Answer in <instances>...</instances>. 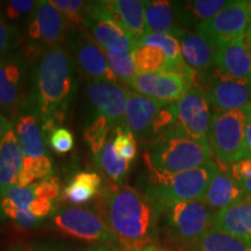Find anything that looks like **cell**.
<instances>
[{
	"mask_svg": "<svg viewBox=\"0 0 251 251\" xmlns=\"http://www.w3.org/2000/svg\"><path fill=\"white\" fill-rule=\"evenodd\" d=\"M97 212L118 240L120 251L157 246L158 207L148 194L129 185H106L97 197Z\"/></svg>",
	"mask_w": 251,
	"mask_h": 251,
	"instance_id": "obj_1",
	"label": "cell"
},
{
	"mask_svg": "<svg viewBox=\"0 0 251 251\" xmlns=\"http://www.w3.org/2000/svg\"><path fill=\"white\" fill-rule=\"evenodd\" d=\"M76 91V63L68 50L58 46L41 54L31 71L30 103L39 113L45 134L65 120Z\"/></svg>",
	"mask_w": 251,
	"mask_h": 251,
	"instance_id": "obj_2",
	"label": "cell"
},
{
	"mask_svg": "<svg viewBox=\"0 0 251 251\" xmlns=\"http://www.w3.org/2000/svg\"><path fill=\"white\" fill-rule=\"evenodd\" d=\"M144 159L148 169L178 174L211 162L212 149L208 142L194 140L175 126L162 136L151 141Z\"/></svg>",
	"mask_w": 251,
	"mask_h": 251,
	"instance_id": "obj_3",
	"label": "cell"
},
{
	"mask_svg": "<svg viewBox=\"0 0 251 251\" xmlns=\"http://www.w3.org/2000/svg\"><path fill=\"white\" fill-rule=\"evenodd\" d=\"M219 170V164L213 161L178 174H166L148 169L144 193L151 198L157 207L202 200L207 187Z\"/></svg>",
	"mask_w": 251,
	"mask_h": 251,
	"instance_id": "obj_4",
	"label": "cell"
},
{
	"mask_svg": "<svg viewBox=\"0 0 251 251\" xmlns=\"http://www.w3.org/2000/svg\"><path fill=\"white\" fill-rule=\"evenodd\" d=\"M159 225L166 236L181 246L194 247L213 228L214 213L202 200L168 203L158 207Z\"/></svg>",
	"mask_w": 251,
	"mask_h": 251,
	"instance_id": "obj_5",
	"label": "cell"
},
{
	"mask_svg": "<svg viewBox=\"0 0 251 251\" xmlns=\"http://www.w3.org/2000/svg\"><path fill=\"white\" fill-rule=\"evenodd\" d=\"M126 127L142 139L156 140L177 124L176 102H163L128 90Z\"/></svg>",
	"mask_w": 251,
	"mask_h": 251,
	"instance_id": "obj_6",
	"label": "cell"
},
{
	"mask_svg": "<svg viewBox=\"0 0 251 251\" xmlns=\"http://www.w3.org/2000/svg\"><path fill=\"white\" fill-rule=\"evenodd\" d=\"M247 117L244 109L215 111L208 130L212 153L220 163L231 165L250 157L246 139Z\"/></svg>",
	"mask_w": 251,
	"mask_h": 251,
	"instance_id": "obj_7",
	"label": "cell"
},
{
	"mask_svg": "<svg viewBox=\"0 0 251 251\" xmlns=\"http://www.w3.org/2000/svg\"><path fill=\"white\" fill-rule=\"evenodd\" d=\"M31 77L26 55L20 51L0 57V114L13 120L30 106Z\"/></svg>",
	"mask_w": 251,
	"mask_h": 251,
	"instance_id": "obj_8",
	"label": "cell"
},
{
	"mask_svg": "<svg viewBox=\"0 0 251 251\" xmlns=\"http://www.w3.org/2000/svg\"><path fill=\"white\" fill-rule=\"evenodd\" d=\"M51 222L56 230L64 236L93 243L94 246L119 249L117 237L97 211L77 206L65 207L54 212Z\"/></svg>",
	"mask_w": 251,
	"mask_h": 251,
	"instance_id": "obj_9",
	"label": "cell"
},
{
	"mask_svg": "<svg viewBox=\"0 0 251 251\" xmlns=\"http://www.w3.org/2000/svg\"><path fill=\"white\" fill-rule=\"evenodd\" d=\"M83 27L105 52L133 51L136 41L109 14L103 1H87Z\"/></svg>",
	"mask_w": 251,
	"mask_h": 251,
	"instance_id": "obj_10",
	"label": "cell"
},
{
	"mask_svg": "<svg viewBox=\"0 0 251 251\" xmlns=\"http://www.w3.org/2000/svg\"><path fill=\"white\" fill-rule=\"evenodd\" d=\"M250 28L251 0H231L197 31L220 47L248 35Z\"/></svg>",
	"mask_w": 251,
	"mask_h": 251,
	"instance_id": "obj_11",
	"label": "cell"
},
{
	"mask_svg": "<svg viewBox=\"0 0 251 251\" xmlns=\"http://www.w3.org/2000/svg\"><path fill=\"white\" fill-rule=\"evenodd\" d=\"M68 27L65 18L51 1L40 0L27 24L30 49L43 54L50 48L61 46V42L68 35Z\"/></svg>",
	"mask_w": 251,
	"mask_h": 251,
	"instance_id": "obj_12",
	"label": "cell"
},
{
	"mask_svg": "<svg viewBox=\"0 0 251 251\" xmlns=\"http://www.w3.org/2000/svg\"><path fill=\"white\" fill-rule=\"evenodd\" d=\"M177 124L185 134L194 140L208 142V130L212 120L211 103L206 91L192 86L176 102Z\"/></svg>",
	"mask_w": 251,
	"mask_h": 251,
	"instance_id": "obj_13",
	"label": "cell"
},
{
	"mask_svg": "<svg viewBox=\"0 0 251 251\" xmlns=\"http://www.w3.org/2000/svg\"><path fill=\"white\" fill-rule=\"evenodd\" d=\"M71 49L80 71L91 80L119 84L118 78L109 67L105 51L86 30L77 29L72 33Z\"/></svg>",
	"mask_w": 251,
	"mask_h": 251,
	"instance_id": "obj_14",
	"label": "cell"
},
{
	"mask_svg": "<svg viewBox=\"0 0 251 251\" xmlns=\"http://www.w3.org/2000/svg\"><path fill=\"white\" fill-rule=\"evenodd\" d=\"M206 94L215 111L244 109L251 106V78L230 77L215 69Z\"/></svg>",
	"mask_w": 251,
	"mask_h": 251,
	"instance_id": "obj_15",
	"label": "cell"
},
{
	"mask_svg": "<svg viewBox=\"0 0 251 251\" xmlns=\"http://www.w3.org/2000/svg\"><path fill=\"white\" fill-rule=\"evenodd\" d=\"M192 86V81L180 72L164 71L137 75L130 89L158 101L177 102Z\"/></svg>",
	"mask_w": 251,
	"mask_h": 251,
	"instance_id": "obj_16",
	"label": "cell"
},
{
	"mask_svg": "<svg viewBox=\"0 0 251 251\" xmlns=\"http://www.w3.org/2000/svg\"><path fill=\"white\" fill-rule=\"evenodd\" d=\"M86 97L93 111L107 119L113 128L125 124L128 90L120 84L90 80L86 86Z\"/></svg>",
	"mask_w": 251,
	"mask_h": 251,
	"instance_id": "obj_17",
	"label": "cell"
},
{
	"mask_svg": "<svg viewBox=\"0 0 251 251\" xmlns=\"http://www.w3.org/2000/svg\"><path fill=\"white\" fill-rule=\"evenodd\" d=\"M35 199L37 197L34 184L26 187L14 185L0 192V216L25 229L36 228L42 222L28 212Z\"/></svg>",
	"mask_w": 251,
	"mask_h": 251,
	"instance_id": "obj_18",
	"label": "cell"
},
{
	"mask_svg": "<svg viewBox=\"0 0 251 251\" xmlns=\"http://www.w3.org/2000/svg\"><path fill=\"white\" fill-rule=\"evenodd\" d=\"M12 125L25 157L35 158L47 155L46 134L34 106H28L19 113L12 120Z\"/></svg>",
	"mask_w": 251,
	"mask_h": 251,
	"instance_id": "obj_19",
	"label": "cell"
},
{
	"mask_svg": "<svg viewBox=\"0 0 251 251\" xmlns=\"http://www.w3.org/2000/svg\"><path fill=\"white\" fill-rule=\"evenodd\" d=\"M181 50L184 62L196 72L211 71L215 68V55L218 47L199 31L181 29L176 35Z\"/></svg>",
	"mask_w": 251,
	"mask_h": 251,
	"instance_id": "obj_20",
	"label": "cell"
},
{
	"mask_svg": "<svg viewBox=\"0 0 251 251\" xmlns=\"http://www.w3.org/2000/svg\"><path fill=\"white\" fill-rule=\"evenodd\" d=\"M247 198L248 194L243 186L231 175V172L222 170L220 168L207 187L202 201L215 214L229 207L237 205Z\"/></svg>",
	"mask_w": 251,
	"mask_h": 251,
	"instance_id": "obj_21",
	"label": "cell"
},
{
	"mask_svg": "<svg viewBox=\"0 0 251 251\" xmlns=\"http://www.w3.org/2000/svg\"><path fill=\"white\" fill-rule=\"evenodd\" d=\"M215 69L230 77L251 78V51L247 35L218 47Z\"/></svg>",
	"mask_w": 251,
	"mask_h": 251,
	"instance_id": "obj_22",
	"label": "cell"
},
{
	"mask_svg": "<svg viewBox=\"0 0 251 251\" xmlns=\"http://www.w3.org/2000/svg\"><path fill=\"white\" fill-rule=\"evenodd\" d=\"M106 8L133 39L147 35L146 6L141 0H103Z\"/></svg>",
	"mask_w": 251,
	"mask_h": 251,
	"instance_id": "obj_23",
	"label": "cell"
},
{
	"mask_svg": "<svg viewBox=\"0 0 251 251\" xmlns=\"http://www.w3.org/2000/svg\"><path fill=\"white\" fill-rule=\"evenodd\" d=\"M24 159L23 150L12 125L0 142V192L18 185Z\"/></svg>",
	"mask_w": 251,
	"mask_h": 251,
	"instance_id": "obj_24",
	"label": "cell"
},
{
	"mask_svg": "<svg viewBox=\"0 0 251 251\" xmlns=\"http://www.w3.org/2000/svg\"><path fill=\"white\" fill-rule=\"evenodd\" d=\"M228 4L226 0H190L176 1L174 7L177 20L184 29H198L207 23Z\"/></svg>",
	"mask_w": 251,
	"mask_h": 251,
	"instance_id": "obj_25",
	"label": "cell"
},
{
	"mask_svg": "<svg viewBox=\"0 0 251 251\" xmlns=\"http://www.w3.org/2000/svg\"><path fill=\"white\" fill-rule=\"evenodd\" d=\"M213 228L251 240V198L215 213Z\"/></svg>",
	"mask_w": 251,
	"mask_h": 251,
	"instance_id": "obj_26",
	"label": "cell"
},
{
	"mask_svg": "<svg viewBox=\"0 0 251 251\" xmlns=\"http://www.w3.org/2000/svg\"><path fill=\"white\" fill-rule=\"evenodd\" d=\"M144 6H146L147 35L168 34L176 37L183 29L177 20L174 2L152 0V1H144Z\"/></svg>",
	"mask_w": 251,
	"mask_h": 251,
	"instance_id": "obj_27",
	"label": "cell"
},
{
	"mask_svg": "<svg viewBox=\"0 0 251 251\" xmlns=\"http://www.w3.org/2000/svg\"><path fill=\"white\" fill-rule=\"evenodd\" d=\"M101 177L97 172H78L63 191V199L75 205L85 203L98 196L101 191Z\"/></svg>",
	"mask_w": 251,
	"mask_h": 251,
	"instance_id": "obj_28",
	"label": "cell"
},
{
	"mask_svg": "<svg viewBox=\"0 0 251 251\" xmlns=\"http://www.w3.org/2000/svg\"><path fill=\"white\" fill-rule=\"evenodd\" d=\"M137 75L175 71L174 65L161 48L149 45H136L131 51Z\"/></svg>",
	"mask_w": 251,
	"mask_h": 251,
	"instance_id": "obj_29",
	"label": "cell"
},
{
	"mask_svg": "<svg viewBox=\"0 0 251 251\" xmlns=\"http://www.w3.org/2000/svg\"><path fill=\"white\" fill-rule=\"evenodd\" d=\"M197 251H251V240L212 228L198 241Z\"/></svg>",
	"mask_w": 251,
	"mask_h": 251,
	"instance_id": "obj_30",
	"label": "cell"
},
{
	"mask_svg": "<svg viewBox=\"0 0 251 251\" xmlns=\"http://www.w3.org/2000/svg\"><path fill=\"white\" fill-rule=\"evenodd\" d=\"M111 127L112 126L107 119L96 111H93L92 114L87 118V121L84 126V140L90 147L96 159L98 158L105 144L108 142Z\"/></svg>",
	"mask_w": 251,
	"mask_h": 251,
	"instance_id": "obj_31",
	"label": "cell"
},
{
	"mask_svg": "<svg viewBox=\"0 0 251 251\" xmlns=\"http://www.w3.org/2000/svg\"><path fill=\"white\" fill-rule=\"evenodd\" d=\"M97 162L99 163L101 170L105 172V175L109 178L112 184L117 185V186L124 185L125 178L128 174L131 163L125 161L117 155L112 140H108V142L105 144L101 152L99 153L98 158H97Z\"/></svg>",
	"mask_w": 251,
	"mask_h": 251,
	"instance_id": "obj_32",
	"label": "cell"
},
{
	"mask_svg": "<svg viewBox=\"0 0 251 251\" xmlns=\"http://www.w3.org/2000/svg\"><path fill=\"white\" fill-rule=\"evenodd\" d=\"M52 176V162L48 155L29 158L25 157L24 165L18 178L19 186H30Z\"/></svg>",
	"mask_w": 251,
	"mask_h": 251,
	"instance_id": "obj_33",
	"label": "cell"
},
{
	"mask_svg": "<svg viewBox=\"0 0 251 251\" xmlns=\"http://www.w3.org/2000/svg\"><path fill=\"white\" fill-rule=\"evenodd\" d=\"M105 54L109 67H111L115 77L118 78V80L124 85L130 87L137 76L131 51L105 52Z\"/></svg>",
	"mask_w": 251,
	"mask_h": 251,
	"instance_id": "obj_34",
	"label": "cell"
},
{
	"mask_svg": "<svg viewBox=\"0 0 251 251\" xmlns=\"http://www.w3.org/2000/svg\"><path fill=\"white\" fill-rule=\"evenodd\" d=\"M113 147L120 158L131 163L137 153V144L134 134L126 126L114 129L112 136Z\"/></svg>",
	"mask_w": 251,
	"mask_h": 251,
	"instance_id": "obj_35",
	"label": "cell"
},
{
	"mask_svg": "<svg viewBox=\"0 0 251 251\" xmlns=\"http://www.w3.org/2000/svg\"><path fill=\"white\" fill-rule=\"evenodd\" d=\"M50 1L63 14L69 26L71 25L77 29L83 27L87 1L83 0H50Z\"/></svg>",
	"mask_w": 251,
	"mask_h": 251,
	"instance_id": "obj_36",
	"label": "cell"
},
{
	"mask_svg": "<svg viewBox=\"0 0 251 251\" xmlns=\"http://www.w3.org/2000/svg\"><path fill=\"white\" fill-rule=\"evenodd\" d=\"M21 34L17 27L6 21L5 15L0 9V57L17 51L20 45Z\"/></svg>",
	"mask_w": 251,
	"mask_h": 251,
	"instance_id": "obj_37",
	"label": "cell"
},
{
	"mask_svg": "<svg viewBox=\"0 0 251 251\" xmlns=\"http://www.w3.org/2000/svg\"><path fill=\"white\" fill-rule=\"evenodd\" d=\"M49 144L51 149L58 155L70 152L74 149V135L68 128L57 127L48 135Z\"/></svg>",
	"mask_w": 251,
	"mask_h": 251,
	"instance_id": "obj_38",
	"label": "cell"
},
{
	"mask_svg": "<svg viewBox=\"0 0 251 251\" xmlns=\"http://www.w3.org/2000/svg\"><path fill=\"white\" fill-rule=\"evenodd\" d=\"M37 1L33 0H11L5 4V18L11 21L29 19L36 7Z\"/></svg>",
	"mask_w": 251,
	"mask_h": 251,
	"instance_id": "obj_39",
	"label": "cell"
},
{
	"mask_svg": "<svg viewBox=\"0 0 251 251\" xmlns=\"http://www.w3.org/2000/svg\"><path fill=\"white\" fill-rule=\"evenodd\" d=\"M34 188H35L36 197L40 199L56 201L61 196V184L54 176L37 181L34 184Z\"/></svg>",
	"mask_w": 251,
	"mask_h": 251,
	"instance_id": "obj_40",
	"label": "cell"
},
{
	"mask_svg": "<svg viewBox=\"0 0 251 251\" xmlns=\"http://www.w3.org/2000/svg\"><path fill=\"white\" fill-rule=\"evenodd\" d=\"M229 166H230L229 171L240 181L248 197L251 198V157L241 159Z\"/></svg>",
	"mask_w": 251,
	"mask_h": 251,
	"instance_id": "obj_41",
	"label": "cell"
},
{
	"mask_svg": "<svg viewBox=\"0 0 251 251\" xmlns=\"http://www.w3.org/2000/svg\"><path fill=\"white\" fill-rule=\"evenodd\" d=\"M244 113L247 117V124H246V139H247V147L249 155L251 157V106L244 108Z\"/></svg>",
	"mask_w": 251,
	"mask_h": 251,
	"instance_id": "obj_42",
	"label": "cell"
},
{
	"mask_svg": "<svg viewBox=\"0 0 251 251\" xmlns=\"http://www.w3.org/2000/svg\"><path fill=\"white\" fill-rule=\"evenodd\" d=\"M29 251H62L59 248L49 243H34L29 248Z\"/></svg>",
	"mask_w": 251,
	"mask_h": 251,
	"instance_id": "obj_43",
	"label": "cell"
},
{
	"mask_svg": "<svg viewBox=\"0 0 251 251\" xmlns=\"http://www.w3.org/2000/svg\"><path fill=\"white\" fill-rule=\"evenodd\" d=\"M12 126V121L4 117L2 114H0V142H1L2 137L6 134V131L8 130V128Z\"/></svg>",
	"mask_w": 251,
	"mask_h": 251,
	"instance_id": "obj_44",
	"label": "cell"
},
{
	"mask_svg": "<svg viewBox=\"0 0 251 251\" xmlns=\"http://www.w3.org/2000/svg\"><path fill=\"white\" fill-rule=\"evenodd\" d=\"M86 251H120L119 249L112 247H105V246H92L90 247Z\"/></svg>",
	"mask_w": 251,
	"mask_h": 251,
	"instance_id": "obj_45",
	"label": "cell"
},
{
	"mask_svg": "<svg viewBox=\"0 0 251 251\" xmlns=\"http://www.w3.org/2000/svg\"><path fill=\"white\" fill-rule=\"evenodd\" d=\"M141 251H174V250H170V249H165V248H162L159 247L158 244L157 246H151L149 248H146V249L141 250Z\"/></svg>",
	"mask_w": 251,
	"mask_h": 251,
	"instance_id": "obj_46",
	"label": "cell"
},
{
	"mask_svg": "<svg viewBox=\"0 0 251 251\" xmlns=\"http://www.w3.org/2000/svg\"><path fill=\"white\" fill-rule=\"evenodd\" d=\"M9 251H25V250L20 246H17V244H15V246H12V248L9 249Z\"/></svg>",
	"mask_w": 251,
	"mask_h": 251,
	"instance_id": "obj_47",
	"label": "cell"
},
{
	"mask_svg": "<svg viewBox=\"0 0 251 251\" xmlns=\"http://www.w3.org/2000/svg\"><path fill=\"white\" fill-rule=\"evenodd\" d=\"M247 37H248V45H249V48H250V51H251V28H250L249 33H248Z\"/></svg>",
	"mask_w": 251,
	"mask_h": 251,
	"instance_id": "obj_48",
	"label": "cell"
}]
</instances>
